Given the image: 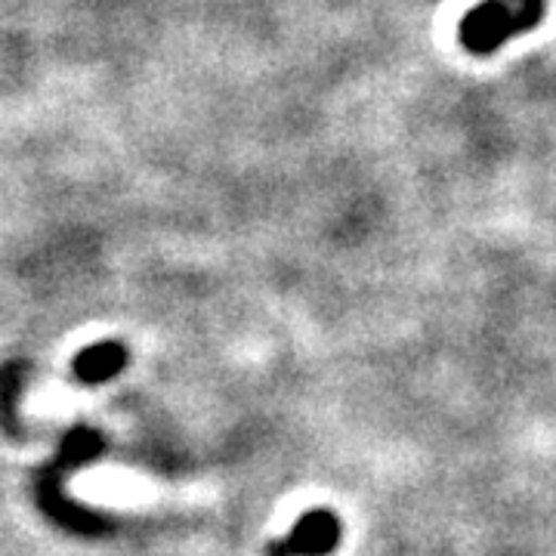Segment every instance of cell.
<instances>
[{
	"instance_id": "6da1fadb",
	"label": "cell",
	"mask_w": 556,
	"mask_h": 556,
	"mask_svg": "<svg viewBox=\"0 0 556 556\" xmlns=\"http://www.w3.org/2000/svg\"><path fill=\"white\" fill-rule=\"evenodd\" d=\"M544 16V0H482L460 22V43L489 56L517 35L532 31Z\"/></svg>"
},
{
	"instance_id": "7a4b0ae2",
	"label": "cell",
	"mask_w": 556,
	"mask_h": 556,
	"mask_svg": "<svg viewBox=\"0 0 556 556\" xmlns=\"http://www.w3.org/2000/svg\"><path fill=\"white\" fill-rule=\"evenodd\" d=\"M340 522L331 510H309L298 519L291 535L269 544L266 556H325L338 547Z\"/></svg>"
},
{
	"instance_id": "3957f363",
	"label": "cell",
	"mask_w": 556,
	"mask_h": 556,
	"mask_svg": "<svg viewBox=\"0 0 556 556\" xmlns=\"http://www.w3.org/2000/svg\"><path fill=\"white\" fill-rule=\"evenodd\" d=\"M124 365H127V350L121 343H115V340H105V343H93L84 353H78L75 375L84 383H102V380L115 378Z\"/></svg>"
}]
</instances>
